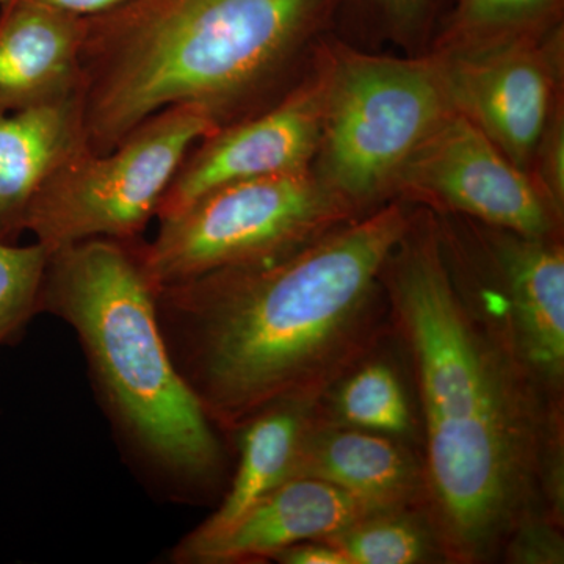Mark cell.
Wrapping results in <instances>:
<instances>
[{"label": "cell", "mask_w": 564, "mask_h": 564, "mask_svg": "<svg viewBox=\"0 0 564 564\" xmlns=\"http://www.w3.org/2000/svg\"><path fill=\"white\" fill-rule=\"evenodd\" d=\"M381 281L421 402L423 511L445 563L494 562L516 527L544 514L541 470L564 400L534 377L432 215L411 218Z\"/></svg>", "instance_id": "6da1fadb"}, {"label": "cell", "mask_w": 564, "mask_h": 564, "mask_svg": "<svg viewBox=\"0 0 564 564\" xmlns=\"http://www.w3.org/2000/svg\"><path fill=\"white\" fill-rule=\"evenodd\" d=\"M402 204L296 250L155 289L177 370L225 436L281 402H318L392 336L381 274L411 225Z\"/></svg>", "instance_id": "7a4b0ae2"}, {"label": "cell", "mask_w": 564, "mask_h": 564, "mask_svg": "<svg viewBox=\"0 0 564 564\" xmlns=\"http://www.w3.org/2000/svg\"><path fill=\"white\" fill-rule=\"evenodd\" d=\"M337 0H129L85 18L79 88L85 148L107 154L166 107L218 128L267 96Z\"/></svg>", "instance_id": "3957f363"}, {"label": "cell", "mask_w": 564, "mask_h": 564, "mask_svg": "<svg viewBox=\"0 0 564 564\" xmlns=\"http://www.w3.org/2000/svg\"><path fill=\"white\" fill-rule=\"evenodd\" d=\"M139 240L90 239L50 252L41 313L79 337L118 443L144 480L176 502L215 496L228 455L177 370Z\"/></svg>", "instance_id": "277c9868"}, {"label": "cell", "mask_w": 564, "mask_h": 564, "mask_svg": "<svg viewBox=\"0 0 564 564\" xmlns=\"http://www.w3.org/2000/svg\"><path fill=\"white\" fill-rule=\"evenodd\" d=\"M339 51L323 66L318 180L362 214L393 191L404 162L454 109L440 58Z\"/></svg>", "instance_id": "5b68a950"}, {"label": "cell", "mask_w": 564, "mask_h": 564, "mask_svg": "<svg viewBox=\"0 0 564 564\" xmlns=\"http://www.w3.org/2000/svg\"><path fill=\"white\" fill-rule=\"evenodd\" d=\"M359 217L311 169L232 182L161 220L141 261L158 289L284 254Z\"/></svg>", "instance_id": "8992f818"}, {"label": "cell", "mask_w": 564, "mask_h": 564, "mask_svg": "<svg viewBox=\"0 0 564 564\" xmlns=\"http://www.w3.org/2000/svg\"><path fill=\"white\" fill-rule=\"evenodd\" d=\"M192 104L166 107L113 151H82L36 193L25 231L47 251L90 239L139 240L188 151L218 131Z\"/></svg>", "instance_id": "52a82bcc"}, {"label": "cell", "mask_w": 564, "mask_h": 564, "mask_svg": "<svg viewBox=\"0 0 564 564\" xmlns=\"http://www.w3.org/2000/svg\"><path fill=\"white\" fill-rule=\"evenodd\" d=\"M393 191L522 236L558 237L563 220L529 173L455 110L404 162Z\"/></svg>", "instance_id": "ba28073f"}, {"label": "cell", "mask_w": 564, "mask_h": 564, "mask_svg": "<svg viewBox=\"0 0 564 564\" xmlns=\"http://www.w3.org/2000/svg\"><path fill=\"white\" fill-rule=\"evenodd\" d=\"M547 31L451 46L455 54L440 58L452 109L525 173L556 104L547 50L558 25L541 46Z\"/></svg>", "instance_id": "9c48e42d"}, {"label": "cell", "mask_w": 564, "mask_h": 564, "mask_svg": "<svg viewBox=\"0 0 564 564\" xmlns=\"http://www.w3.org/2000/svg\"><path fill=\"white\" fill-rule=\"evenodd\" d=\"M325 70L296 85L262 113L204 137L163 193L159 221L232 182L310 170L322 139Z\"/></svg>", "instance_id": "30bf717a"}, {"label": "cell", "mask_w": 564, "mask_h": 564, "mask_svg": "<svg viewBox=\"0 0 564 564\" xmlns=\"http://www.w3.org/2000/svg\"><path fill=\"white\" fill-rule=\"evenodd\" d=\"M485 269L473 270L502 311L516 347L555 399L564 400V248L485 226Z\"/></svg>", "instance_id": "8fae6325"}, {"label": "cell", "mask_w": 564, "mask_h": 564, "mask_svg": "<svg viewBox=\"0 0 564 564\" xmlns=\"http://www.w3.org/2000/svg\"><path fill=\"white\" fill-rule=\"evenodd\" d=\"M85 150L80 88L39 99L0 96V242L18 243L44 182Z\"/></svg>", "instance_id": "7c38bea8"}, {"label": "cell", "mask_w": 564, "mask_h": 564, "mask_svg": "<svg viewBox=\"0 0 564 564\" xmlns=\"http://www.w3.org/2000/svg\"><path fill=\"white\" fill-rule=\"evenodd\" d=\"M337 486L373 510L425 503L422 458L406 441L326 421L321 410L304 436L292 478Z\"/></svg>", "instance_id": "4fadbf2b"}, {"label": "cell", "mask_w": 564, "mask_h": 564, "mask_svg": "<svg viewBox=\"0 0 564 564\" xmlns=\"http://www.w3.org/2000/svg\"><path fill=\"white\" fill-rule=\"evenodd\" d=\"M372 507L315 478L284 481L262 497L229 532L185 556V564L259 563L284 549L323 540L373 513Z\"/></svg>", "instance_id": "5bb4252c"}, {"label": "cell", "mask_w": 564, "mask_h": 564, "mask_svg": "<svg viewBox=\"0 0 564 564\" xmlns=\"http://www.w3.org/2000/svg\"><path fill=\"white\" fill-rule=\"evenodd\" d=\"M318 402H281L265 408L237 430L239 462L220 507L182 538L173 549L174 563L232 529L265 494L291 480L293 466Z\"/></svg>", "instance_id": "9a60e30c"}, {"label": "cell", "mask_w": 564, "mask_h": 564, "mask_svg": "<svg viewBox=\"0 0 564 564\" xmlns=\"http://www.w3.org/2000/svg\"><path fill=\"white\" fill-rule=\"evenodd\" d=\"M85 18L25 0L0 3V96L39 99L79 88Z\"/></svg>", "instance_id": "2e32d148"}, {"label": "cell", "mask_w": 564, "mask_h": 564, "mask_svg": "<svg viewBox=\"0 0 564 564\" xmlns=\"http://www.w3.org/2000/svg\"><path fill=\"white\" fill-rule=\"evenodd\" d=\"M377 355L337 381L318 410L326 421L406 441L414 434L413 410L399 373Z\"/></svg>", "instance_id": "e0dca14e"}, {"label": "cell", "mask_w": 564, "mask_h": 564, "mask_svg": "<svg viewBox=\"0 0 564 564\" xmlns=\"http://www.w3.org/2000/svg\"><path fill=\"white\" fill-rule=\"evenodd\" d=\"M348 564L445 562L440 541L421 508L373 511L333 536Z\"/></svg>", "instance_id": "ac0fdd59"}, {"label": "cell", "mask_w": 564, "mask_h": 564, "mask_svg": "<svg viewBox=\"0 0 564 564\" xmlns=\"http://www.w3.org/2000/svg\"><path fill=\"white\" fill-rule=\"evenodd\" d=\"M563 0H456L451 46L543 32L558 24Z\"/></svg>", "instance_id": "d6986e66"}, {"label": "cell", "mask_w": 564, "mask_h": 564, "mask_svg": "<svg viewBox=\"0 0 564 564\" xmlns=\"http://www.w3.org/2000/svg\"><path fill=\"white\" fill-rule=\"evenodd\" d=\"M50 251L0 242V347L17 343L29 322L41 313V291Z\"/></svg>", "instance_id": "ffe728a7"}, {"label": "cell", "mask_w": 564, "mask_h": 564, "mask_svg": "<svg viewBox=\"0 0 564 564\" xmlns=\"http://www.w3.org/2000/svg\"><path fill=\"white\" fill-rule=\"evenodd\" d=\"M500 558L513 564H563V527L543 513L525 519L508 536Z\"/></svg>", "instance_id": "44dd1931"}, {"label": "cell", "mask_w": 564, "mask_h": 564, "mask_svg": "<svg viewBox=\"0 0 564 564\" xmlns=\"http://www.w3.org/2000/svg\"><path fill=\"white\" fill-rule=\"evenodd\" d=\"M536 163V180L541 193L554 209L563 215L564 207V124L562 106L554 107L543 135L538 141L532 163Z\"/></svg>", "instance_id": "7402d4cb"}, {"label": "cell", "mask_w": 564, "mask_h": 564, "mask_svg": "<svg viewBox=\"0 0 564 564\" xmlns=\"http://www.w3.org/2000/svg\"><path fill=\"white\" fill-rule=\"evenodd\" d=\"M340 0H337L339 6ZM364 13L397 35H413L425 29L441 0H350Z\"/></svg>", "instance_id": "603a6c76"}, {"label": "cell", "mask_w": 564, "mask_h": 564, "mask_svg": "<svg viewBox=\"0 0 564 564\" xmlns=\"http://www.w3.org/2000/svg\"><path fill=\"white\" fill-rule=\"evenodd\" d=\"M282 564H348L336 545L326 540H310L293 544L274 556Z\"/></svg>", "instance_id": "cb8c5ba5"}, {"label": "cell", "mask_w": 564, "mask_h": 564, "mask_svg": "<svg viewBox=\"0 0 564 564\" xmlns=\"http://www.w3.org/2000/svg\"><path fill=\"white\" fill-rule=\"evenodd\" d=\"M3 2H11V0H0V3ZM25 2L39 3L50 9L87 18L120 7L129 0H25Z\"/></svg>", "instance_id": "d4e9b609"}]
</instances>
